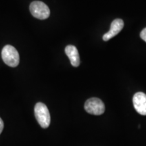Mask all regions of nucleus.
<instances>
[{
    "label": "nucleus",
    "mask_w": 146,
    "mask_h": 146,
    "mask_svg": "<svg viewBox=\"0 0 146 146\" xmlns=\"http://www.w3.org/2000/svg\"><path fill=\"white\" fill-rule=\"evenodd\" d=\"M3 127H4V124H3V121L2 120V119L0 118V134H1V132L3 131Z\"/></svg>",
    "instance_id": "obj_9"
},
{
    "label": "nucleus",
    "mask_w": 146,
    "mask_h": 146,
    "mask_svg": "<svg viewBox=\"0 0 146 146\" xmlns=\"http://www.w3.org/2000/svg\"><path fill=\"white\" fill-rule=\"evenodd\" d=\"M65 53L70 60L71 64L74 67H78L80 64V56L78 50L74 45H67L65 48Z\"/></svg>",
    "instance_id": "obj_7"
},
{
    "label": "nucleus",
    "mask_w": 146,
    "mask_h": 146,
    "mask_svg": "<svg viewBox=\"0 0 146 146\" xmlns=\"http://www.w3.org/2000/svg\"><path fill=\"white\" fill-rule=\"evenodd\" d=\"M140 36L144 41L146 42V28L143 29L140 33Z\"/></svg>",
    "instance_id": "obj_8"
},
{
    "label": "nucleus",
    "mask_w": 146,
    "mask_h": 146,
    "mask_svg": "<svg viewBox=\"0 0 146 146\" xmlns=\"http://www.w3.org/2000/svg\"><path fill=\"white\" fill-rule=\"evenodd\" d=\"M133 103L135 109L139 114L146 116V94L143 92H137L134 95Z\"/></svg>",
    "instance_id": "obj_5"
},
{
    "label": "nucleus",
    "mask_w": 146,
    "mask_h": 146,
    "mask_svg": "<svg viewBox=\"0 0 146 146\" xmlns=\"http://www.w3.org/2000/svg\"><path fill=\"white\" fill-rule=\"evenodd\" d=\"M1 58L5 64L10 67H16L19 64L20 56L15 47L7 45L1 51Z\"/></svg>",
    "instance_id": "obj_2"
},
{
    "label": "nucleus",
    "mask_w": 146,
    "mask_h": 146,
    "mask_svg": "<svg viewBox=\"0 0 146 146\" xmlns=\"http://www.w3.org/2000/svg\"><path fill=\"white\" fill-rule=\"evenodd\" d=\"M85 110L90 114L101 115L105 112V105L99 98H92L85 102Z\"/></svg>",
    "instance_id": "obj_4"
},
{
    "label": "nucleus",
    "mask_w": 146,
    "mask_h": 146,
    "mask_svg": "<svg viewBox=\"0 0 146 146\" xmlns=\"http://www.w3.org/2000/svg\"><path fill=\"white\" fill-rule=\"evenodd\" d=\"M36 120L43 129H47L50 125L51 118L49 110L45 104L38 102L34 108Z\"/></svg>",
    "instance_id": "obj_1"
},
{
    "label": "nucleus",
    "mask_w": 146,
    "mask_h": 146,
    "mask_svg": "<svg viewBox=\"0 0 146 146\" xmlns=\"http://www.w3.org/2000/svg\"><path fill=\"white\" fill-rule=\"evenodd\" d=\"M124 27V22L122 19L120 18H117V19H115L112 21V23H111L110 25V29L108 32H107L106 33H105L103 35V40L104 41H107L112 39V37H114L116 35L119 33L121 31L122 29Z\"/></svg>",
    "instance_id": "obj_6"
},
{
    "label": "nucleus",
    "mask_w": 146,
    "mask_h": 146,
    "mask_svg": "<svg viewBox=\"0 0 146 146\" xmlns=\"http://www.w3.org/2000/svg\"><path fill=\"white\" fill-rule=\"evenodd\" d=\"M29 10L33 16L39 20L47 19L50 15V10L48 6L40 1H33L30 4Z\"/></svg>",
    "instance_id": "obj_3"
}]
</instances>
